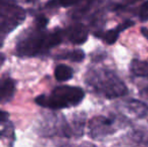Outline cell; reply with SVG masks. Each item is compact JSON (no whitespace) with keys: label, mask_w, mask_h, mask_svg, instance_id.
Returning <instances> with one entry per match:
<instances>
[{"label":"cell","mask_w":148,"mask_h":147,"mask_svg":"<svg viewBox=\"0 0 148 147\" xmlns=\"http://www.w3.org/2000/svg\"><path fill=\"white\" fill-rule=\"evenodd\" d=\"M64 32L56 29L53 32H45L42 29L24 36L17 42L16 53L20 57H34L59 45L62 41Z\"/></svg>","instance_id":"obj_1"},{"label":"cell","mask_w":148,"mask_h":147,"mask_svg":"<svg viewBox=\"0 0 148 147\" xmlns=\"http://www.w3.org/2000/svg\"><path fill=\"white\" fill-rule=\"evenodd\" d=\"M86 81L94 92L107 99L123 97L128 93L121 79L109 70H92L87 74Z\"/></svg>","instance_id":"obj_2"},{"label":"cell","mask_w":148,"mask_h":147,"mask_svg":"<svg viewBox=\"0 0 148 147\" xmlns=\"http://www.w3.org/2000/svg\"><path fill=\"white\" fill-rule=\"evenodd\" d=\"M85 97V92L79 87L60 86L49 95H40L36 97L35 103L45 108L59 110L79 105Z\"/></svg>","instance_id":"obj_3"},{"label":"cell","mask_w":148,"mask_h":147,"mask_svg":"<svg viewBox=\"0 0 148 147\" xmlns=\"http://www.w3.org/2000/svg\"><path fill=\"white\" fill-rule=\"evenodd\" d=\"M89 135L93 139L100 140L115 132L114 120L105 116H97L89 122Z\"/></svg>","instance_id":"obj_4"},{"label":"cell","mask_w":148,"mask_h":147,"mask_svg":"<svg viewBox=\"0 0 148 147\" xmlns=\"http://www.w3.org/2000/svg\"><path fill=\"white\" fill-rule=\"evenodd\" d=\"M88 28L82 23L72 25L66 29V36L74 44H83L88 39Z\"/></svg>","instance_id":"obj_5"},{"label":"cell","mask_w":148,"mask_h":147,"mask_svg":"<svg viewBox=\"0 0 148 147\" xmlns=\"http://www.w3.org/2000/svg\"><path fill=\"white\" fill-rule=\"evenodd\" d=\"M15 82L11 78L0 79V104H5L12 100L15 94Z\"/></svg>","instance_id":"obj_6"},{"label":"cell","mask_w":148,"mask_h":147,"mask_svg":"<svg viewBox=\"0 0 148 147\" xmlns=\"http://www.w3.org/2000/svg\"><path fill=\"white\" fill-rule=\"evenodd\" d=\"M123 108L136 118L145 117L148 113L147 105L138 100L126 101V102H124V107Z\"/></svg>","instance_id":"obj_7"},{"label":"cell","mask_w":148,"mask_h":147,"mask_svg":"<svg viewBox=\"0 0 148 147\" xmlns=\"http://www.w3.org/2000/svg\"><path fill=\"white\" fill-rule=\"evenodd\" d=\"M130 71L136 77H148V62L133 59L130 65Z\"/></svg>","instance_id":"obj_8"},{"label":"cell","mask_w":148,"mask_h":147,"mask_svg":"<svg viewBox=\"0 0 148 147\" xmlns=\"http://www.w3.org/2000/svg\"><path fill=\"white\" fill-rule=\"evenodd\" d=\"M74 75V71L71 67L66 65H59L55 69V77L59 82H66L71 80Z\"/></svg>","instance_id":"obj_9"},{"label":"cell","mask_w":148,"mask_h":147,"mask_svg":"<svg viewBox=\"0 0 148 147\" xmlns=\"http://www.w3.org/2000/svg\"><path fill=\"white\" fill-rule=\"evenodd\" d=\"M57 57L59 59H69V61L75 62V63H80V62L84 61L85 53L82 49H74V51L62 53V55H58Z\"/></svg>","instance_id":"obj_10"},{"label":"cell","mask_w":148,"mask_h":147,"mask_svg":"<svg viewBox=\"0 0 148 147\" xmlns=\"http://www.w3.org/2000/svg\"><path fill=\"white\" fill-rule=\"evenodd\" d=\"M119 34H120V31H119L117 28H115V29L107 30L105 32H96L95 36L103 38L106 41V43H108V44H113L117 40Z\"/></svg>","instance_id":"obj_11"},{"label":"cell","mask_w":148,"mask_h":147,"mask_svg":"<svg viewBox=\"0 0 148 147\" xmlns=\"http://www.w3.org/2000/svg\"><path fill=\"white\" fill-rule=\"evenodd\" d=\"M139 18L141 21H147L148 20V0L141 5L140 10H139Z\"/></svg>","instance_id":"obj_12"},{"label":"cell","mask_w":148,"mask_h":147,"mask_svg":"<svg viewBox=\"0 0 148 147\" xmlns=\"http://www.w3.org/2000/svg\"><path fill=\"white\" fill-rule=\"evenodd\" d=\"M47 22H49V20L45 16H38L36 18V27L38 29H43L45 27V25L47 24Z\"/></svg>","instance_id":"obj_13"},{"label":"cell","mask_w":148,"mask_h":147,"mask_svg":"<svg viewBox=\"0 0 148 147\" xmlns=\"http://www.w3.org/2000/svg\"><path fill=\"white\" fill-rule=\"evenodd\" d=\"M133 25H134V21H132V20H126V21H124L123 23H121L120 25H118L116 28L121 32V31H123V30L127 29V28H130L131 26H133Z\"/></svg>","instance_id":"obj_14"},{"label":"cell","mask_w":148,"mask_h":147,"mask_svg":"<svg viewBox=\"0 0 148 147\" xmlns=\"http://www.w3.org/2000/svg\"><path fill=\"white\" fill-rule=\"evenodd\" d=\"M80 1L81 0H59V4L62 7H70L75 4H78Z\"/></svg>","instance_id":"obj_15"},{"label":"cell","mask_w":148,"mask_h":147,"mask_svg":"<svg viewBox=\"0 0 148 147\" xmlns=\"http://www.w3.org/2000/svg\"><path fill=\"white\" fill-rule=\"evenodd\" d=\"M8 120V113H6V112L0 110V124L4 123V122H6ZM1 132H0V135H1Z\"/></svg>","instance_id":"obj_16"},{"label":"cell","mask_w":148,"mask_h":147,"mask_svg":"<svg viewBox=\"0 0 148 147\" xmlns=\"http://www.w3.org/2000/svg\"><path fill=\"white\" fill-rule=\"evenodd\" d=\"M140 1V0H121V4L122 5H118L117 8H120L121 6H125V5H130V4H134L136 3V2Z\"/></svg>","instance_id":"obj_17"},{"label":"cell","mask_w":148,"mask_h":147,"mask_svg":"<svg viewBox=\"0 0 148 147\" xmlns=\"http://www.w3.org/2000/svg\"><path fill=\"white\" fill-rule=\"evenodd\" d=\"M47 7H49V8H53V7H58L60 6L59 4V0H49V2L47 3Z\"/></svg>","instance_id":"obj_18"},{"label":"cell","mask_w":148,"mask_h":147,"mask_svg":"<svg viewBox=\"0 0 148 147\" xmlns=\"http://www.w3.org/2000/svg\"><path fill=\"white\" fill-rule=\"evenodd\" d=\"M141 34H143V36L146 37V38L148 39V28L142 27V28H141Z\"/></svg>","instance_id":"obj_19"}]
</instances>
